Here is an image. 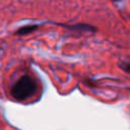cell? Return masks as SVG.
Masks as SVG:
<instances>
[{"mask_svg":"<svg viewBox=\"0 0 130 130\" xmlns=\"http://www.w3.org/2000/svg\"><path fill=\"white\" fill-rule=\"evenodd\" d=\"M37 91L36 81L29 75L21 76L11 88V94L16 101H24Z\"/></svg>","mask_w":130,"mask_h":130,"instance_id":"cell-1","label":"cell"},{"mask_svg":"<svg viewBox=\"0 0 130 130\" xmlns=\"http://www.w3.org/2000/svg\"><path fill=\"white\" fill-rule=\"evenodd\" d=\"M66 27L70 28V29H79L81 31H90V30H95V27L88 25V24H84V23H77L74 25H66Z\"/></svg>","mask_w":130,"mask_h":130,"instance_id":"cell-2","label":"cell"},{"mask_svg":"<svg viewBox=\"0 0 130 130\" xmlns=\"http://www.w3.org/2000/svg\"><path fill=\"white\" fill-rule=\"evenodd\" d=\"M37 28H38V25H36V24H32V25H24V26L18 28L15 34L16 35H19V36H24V35H28V34L32 32V31H35Z\"/></svg>","mask_w":130,"mask_h":130,"instance_id":"cell-3","label":"cell"},{"mask_svg":"<svg viewBox=\"0 0 130 130\" xmlns=\"http://www.w3.org/2000/svg\"><path fill=\"white\" fill-rule=\"evenodd\" d=\"M120 67H121L124 71L130 73V62H123V63L120 65Z\"/></svg>","mask_w":130,"mask_h":130,"instance_id":"cell-4","label":"cell"},{"mask_svg":"<svg viewBox=\"0 0 130 130\" xmlns=\"http://www.w3.org/2000/svg\"><path fill=\"white\" fill-rule=\"evenodd\" d=\"M113 1H119V0H113Z\"/></svg>","mask_w":130,"mask_h":130,"instance_id":"cell-5","label":"cell"}]
</instances>
